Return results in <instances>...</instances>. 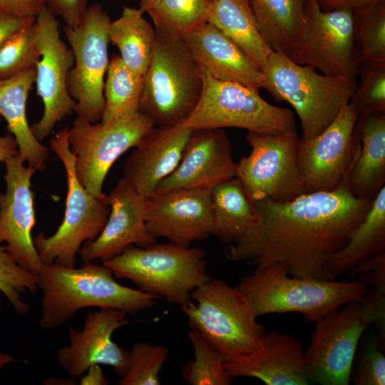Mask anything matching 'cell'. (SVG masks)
Returning a JSON list of instances; mask_svg holds the SVG:
<instances>
[{"label": "cell", "instance_id": "1", "mask_svg": "<svg viewBox=\"0 0 385 385\" xmlns=\"http://www.w3.org/2000/svg\"><path fill=\"white\" fill-rule=\"evenodd\" d=\"M347 180L334 190L304 193L286 202L253 201L262 222L228 245L225 257L256 269L282 263L292 276L335 279L328 259L347 244L372 202L354 197Z\"/></svg>", "mask_w": 385, "mask_h": 385}, {"label": "cell", "instance_id": "2", "mask_svg": "<svg viewBox=\"0 0 385 385\" xmlns=\"http://www.w3.org/2000/svg\"><path fill=\"white\" fill-rule=\"evenodd\" d=\"M36 277L42 291L39 324L46 329L62 325L84 308H115L135 314L158 303L154 295L122 285L111 269L92 262L77 268L44 264Z\"/></svg>", "mask_w": 385, "mask_h": 385}, {"label": "cell", "instance_id": "3", "mask_svg": "<svg viewBox=\"0 0 385 385\" xmlns=\"http://www.w3.org/2000/svg\"><path fill=\"white\" fill-rule=\"evenodd\" d=\"M258 317L297 312L317 322L332 310L361 300L369 285L361 279L337 281L289 274L282 263H273L243 276L235 287Z\"/></svg>", "mask_w": 385, "mask_h": 385}, {"label": "cell", "instance_id": "4", "mask_svg": "<svg viewBox=\"0 0 385 385\" xmlns=\"http://www.w3.org/2000/svg\"><path fill=\"white\" fill-rule=\"evenodd\" d=\"M155 31L139 111L154 126H173L183 123L195 108L202 89V68L182 36Z\"/></svg>", "mask_w": 385, "mask_h": 385}, {"label": "cell", "instance_id": "5", "mask_svg": "<svg viewBox=\"0 0 385 385\" xmlns=\"http://www.w3.org/2000/svg\"><path fill=\"white\" fill-rule=\"evenodd\" d=\"M181 307L191 329L220 354L225 364L245 360L262 349L265 327L247 298L220 279L210 278Z\"/></svg>", "mask_w": 385, "mask_h": 385}, {"label": "cell", "instance_id": "6", "mask_svg": "<svg viewBox=\"0 0 385 385\" xmlns=\"http://www.w3.org/2000/svg\"><path fill=\"white\" fill-rule=\"evenodd\" d=\"M262 88L277 101H286L295 110L303 139L322 132L349 104L356 79L329 76L311 66L291 60L272 51L262 68Z\"/></svg>", "mask_w": 385, "mask_h": 385}, {"label": "cell", "instance_id": "7", "mask_svg": "<svg viewBox=\"0 0 385 385\" xmlns=\"http://www.w3.org/2000/svg\"><path fill=\"white\" fill-rule=\"evenodd\" d=\"M103 265L115 278L127 279L138 289L180 308L192 302V292L211 278L203 249L170 242L129 245Z\"/></svg>", "mask_w": 385, "mask_h": 385}, {"label": "cell", "instance_id": "8", "mask_svg": "<svg viewBox=\"0 0 385 385\" xmlns=\"http://www.w3.org/2000/svg\"><path fill=\"white\" fill-rule=\"evenodd\" d=\"M372 322L384 333L385 306L368 292L361 300L348 302L317 321L304 353L309 382L348 385L359 339Z\"/></svg>", "mask_w": 385, "mask_h": 385}, {"label": "cell", "instance_id": "9", "mask_svg": "<svg viewBox=\"0 0 385 385\" xmlns=\"http://www.w3.org/2000/svg\"><path fill=\"white\" fill-rule=\"evenodd\" d=\"M201 68L202 93L195 108L183 122L185 126L192 130L232 127L271 135L297 132L291 110L269 103L258 88L217 80Z\"/></svg>", "mask_w": 385, "mask_h": 385}, {"label": "cell", "instance_id": "10", "mask_svg": "<svg viewBox=\"0 0 385 385\" xmlns=\"http://www.w3.org/2000/svg\"><path fill=\"white\" fill-rule=\"evenodd\" d=\"M68 131V127H64L50 141L51 150L62 162L66 173L64 217L53 235L46 237L41 232L34 238V243L43 265L56 263L73 267L83 244L94 240L104 227L110 213V205L107 195L103 198L93 195L78 180Z\"/></svg>", "mask_w": 385, "mask_h": 385}, {"label": "cell", "instance_id": "11", "mask_svg": "<svg viewBox=\"0 0 385 385\" xmlns=\"http://www.w3.org/2000/svg\"><path fill=\"white\" fill-rule=\"evenodd\" d=\"M153 127V123L139 111L107 123H91L77 116L68 128V138L81 184L93 195L106 197L103 186L109 170Z\"/></svg>", "mask_w": 385, "mask_h": 385}, {"label": "cell", "instance_id": "12", "mask_svg": "<svg viewBox=\"0 0 385 385\" xmlns=\"http://www.w3.org/2000/svg\"><path fill=\"white\" fill-rule=\"evenodd\" d=\"M354 25L351 11H324L317 0H304L302 28L287 56L329 76L356 79L361 61Z\"/></svg>", "mask_w": 385, "mask_h": 385}, {"label": "cell", "instance_id": "13", "mask_svg": "<svg viewBox=\"0 0 385 385\" xmlns=\"http://www.w3.org/2000/svg\"><path fill=\"white\" fill-rule=\"evenodd\" d=\"M111 21L102 5L93 4L78 25L63 26L74 57L67 79L68 90L76 103V115L91 123L101 120L105 107L103 86L110 61Z\"/></svg>", "mask_w": 385, "mask_h": 385}, {"label": "cell", "instance_id": "14", "mask_svg": "<svg viewBox=\"0 0 385 385\" xmlns=\"http://www.w3.org/2000/svg\"><path fill=\"white\" fill-rule=\"evenodd\" d=\"M297 132L271 135L248 131L250 153L237 163L236 176L248 197L286 202L304 193L297 162Z\"/></svg>", "mask_w": 385, "mask_h": 385}, {"label": "cell", "instance_id": "15", "mask_svg": "<svg viewBox=\"0 0 385 385\" xmlns=\"http://www.w3.org/2000/svg\"><path fill=\"white\" fill-rule=\"evenodd\" d=\"M359 111L349 103L317 135L297 145V162L304 193L332 191L348 177L358 158L360 140L355 125Z\"/></svg>", "mask_w": 385, "mask_h": 385}, {"label": "cell", "instance_id": "16", "mask_svg": "<svg viewBox=\"0 0 385 385\" xmlns=\"http://www.w3.org/2000/svg\"><path fill=\"white\" fill-rule=\"evenodd\" d=\"M37 41L41 57L36 66V94L43 111L31 130L41 142L48 137L56 123L75 113L76 103L69 94L67 79L73 66L72 50L60 36L59 23L45 6L36 16Z\"/></svg>", "mask_w": 385, "mask_h": 385}, {"label": "cell", "instance_id": "17", "mask_svg": "<svg viewBox=\"0 0 385 385\" xmlns=\"http://www.w3.org/2000/svg\"><path fill=\"white\" fill-rule=\"evenodd\" d=\"M18 155L5 161L6 185L0 193V245L21 267L37 274L43 264L32 237L36 224L31 178L36 171Z\"/></svg>", "mask_w": 385, "mask_h": 385}, {"label": "cell", "instance_id": "18", "mask_svg": "<svg viewBox=\"0 0 385 385\" xmlns=\"http://www.w3.org/2000/svg\"><path fill=\"white\" fill-rule=\"evenodd\" d=\"M128 313L115 308L88 310L81 329L68 330L69 344L60 348L56 360L72 379H79L94 364L111 366L121 377L125 374L130 352L113 339L114 332L128 324Z\"/></svg>", "mask_w": 385, "mask_h": 385}, {"label": "cell", "instance_id": "19", "mask_svg": "<svg viewBox=\"0 0 385 385\" xmlns=\"http://www.w3.org/2000/svg\"><path fill=\"white\" fill-rule=\"evenodd\" d=\"M213 225L209 189H178L155 193L148 199L146 225L155 238L190 247L212 235Z\"/></svg>", "mask_w": 385, "mask_h": 385}, {"label": "cell", "instance_id": "20", "mask_svg": "<svg viewBox=\"0 0 385 385\" xmlns=\"http://www.w3.org/2000/svg\"><path fill=\"white\" fill-rule=\"evenodd\" d=\"M236 168L231 142L222 128L194 129L177 168L160 183L155 194L188 188L211 190L235 178Z\"/></svg>", "mask_w": 385, "mask_h": 385}, {"label": "cell", "instance_id": "21", "mask_svg": "<svg viewBox=\"0 0 385 385\" xmlns=\"http://www.w3.org/2000/svg\"><path fill=\"white\" fill-rule=\"evenodd\" d=\"M110 213L99 235L83 244L78 255L83 263L106 261L134 245L146 247L156 242L146 225L148 199L122 178L107 195Z\"/></svg>", "mask_w": 385, "mask_h": 385}, {"label": "cell", "instance_id": "22", "mask_svg": "<svg viewBox=\"0 0 385 385\" xmlns=\"http://www.w3.org/2000/svg\"><path fill=\"white\" fill-rule=\"evenodd\" d=\"M192 129L183 123L153 127L135 147L123 168L126 182L149 199L179 164Z\"/></svg>", "mask_w": 385, "mask_h": 385}, {"label": "cell", "instance_id": "23", "mask_svg": "<svg viewBox=\"0 0 385 385\" xmlns=\"http://www.w3.org/2000/svg\"><path fill=\"white\" fill-rule=\"evenodd\" d=\"M197 63L213 78L262 88V71L229 37L209 21L182 36Z\"/></svg>", "mask_w": 385, "mask_h": 385}, {"label": "cell", "instance_id": "24", "mask_svg": "<svg viewBox=\"0 0 385 385\" xmlns=\"http://www.w3.org/2000/svg\"><path fill=\"white\" fill-rule=\"evenodd\" d=\"M304 353L298 339L272 330L265 334L260 351L224 366L232 379L252 377L267 385H307Z\"/></svg>", "mask_w": 385, "mask_h": 385}, {"label": "cell", "instance_id": "25", "mask_svg": "<svg viewBox=\"0 0 385 385\" xmlns=\"http://www.w3.org/2000/svg\"><path fill=\"white\" fill-rule=\"evenodd\" d=\"M35 79L36 67H33L0 80V115L17 142L19 155L27 165L42 171L46 168L48 148L34 136L26 115L28 96Z\"/></svg>", "mask_w": 385, "mask_h": 385}, {"label": "cell", "instance_id": "26", "mask_svg": "<svg viewBox=\"0 0 385 385\" xmlns=\"http://www.w3.org/2000/svg\"><path fill=\"white\" fill-rule=\"evenodd\" d=\"M355 128L360 150L347 184L354 197L373 201L385 185V115L360 113Z\"/></svg>", "mask_w": 385, "mask_h": 385}, {"label": "cell", "instance_id": "27", "mask_svg": "<svg viewBox=\"0 0 385 385\" xmlns=\"http://www.w3.org/2000/svg\"><path fill=\"white\" fill-rule=\"evenodd\" d=\"M214 215L212 235L230 245L248 230L261 225L262 217L237 178L210 190Z\"/></svg>", "mask_w": 385, "mask_h": 385}, {"label": "cell", "instance_id": "28", "mask_svg": "<svg viewBox=\"0 0 385 385\" xmlns=\"http://www.w3.org/2000/svg\"><path fill=\"white\" fill-rule=\"evenodd\" d=\"M385 251V185L373 200L364 219L352 232L347 244L327 261L331 274L349 272L361 261Z\"/></svg>", "mask_w": 385, "mask_h": 385}, {"label": "cell", "instance_id": "29", "mask_svg": "<svg viewBox=\"0 0 385 385\" xmlns=\"http://www.w3.org/2000/svg\"><path fill=\"white\" fill-rule=\"evenodd\" d=\"M208 19L262 71L272 50L262 37L249 0H211Z\"/></svg>", "mask_w": 385, "mask_h": 385}, {"label": "cell", "instance_id": "30", "mask_svg": "<svg viewBox=\"0 0 385 385\" xmlns=\"http://www.w3.org/2000/svg\"><path fill=\"white\" fill-rule=\"evenodd\" d=\"M138 8L125 6L120 16L108 28L110 43L120 51L123 62L144 75L152 57L155 31Z\"/></svg>", "mask_w": 385, "mask_h": 385}, {"label": "cell", "instance_id": "31", "mask_svg": "<svg viewBox=\"0 0 385 385\" xmlns=\"http://www.w3.org/2000/svg\"><path fill=\"white\" fill-rule=\"evenodd\" d=\"M260 33L270 48L287 56L302 28L304 0H249Z\"/></svg>", "mask_w": 385, "mask_h": 385}, {"label": "cell", "instance_id": "32", "mask_svg": "<svg viewBox=\"0 0 385 385\" xmlns=\"http://www.w3.org/2000/svg\"><path fill=\"white\" fill-rule=\"evenodd\" d=\"M103 86L105 107L100 121L107 123L139 111L143 75L128 68L119 55L110 59Z\"/></svg>", "mask_w": 385, "mask_h": 385}, {"label": "cell", "instance_id": "33", "mask_svg": "<svg viewBox=\"0 0 385 385\" xmlns=\"http://www.w3.org/2000/svg\"><path fill=\"white\" fill-rule=\"evenodd\" d=\"M211 0H157L147 13L155 28L182 36L207 21Z\"/></svg>", "mask_w": 385, "mask_h": 385}, {"label": "cell", "instance_id": "34", "mask_svg": "<svg viewBox=\"0 0 385 385\" xmlns=\"http://www.w3.org/2000/svg\"><path fill=\"white\" fill-rule=\"evenodd\" d=\"M188 337L194 359L183 366V379L190 385H230L233 379L225 369L218 351L196 329H191Z\"/></svg>", "mask_w": 385, "mask_h": 385}, {"label": "cell", "instance_id": "35", "mask_svg": "<svg viewBox=\"0 0 385 385\" xmlns=\"http://www.w3.org/2000/svg\"><path fill=\"white\" fill-rule=\"evenodd\" d=\"M354 14V38L361 63H385V0Z\"/></svg>", "mask_w": 385, "mask_h": 385}, {"label": "cell", "instance_id": "36", "mask_svg": "<svg viewBox=\"0 0 385 385\" xmlns=\"http://www.w3.org/2000/svg\"><path fill=\"white\" fill-rule=\"evenodd\" d=\"M40 57L34 21L0 45V80L36 67Z\"/></svg>", "mask_w": 385, "mask_h": 385}, {"label": "cell", "instance_id": "37", "mask_svg": "<svg viewBox=\"0 0 385 385\" xmlns=\"http://www.w3.org/2000/svg\"><path fill=\"white\" fill-rule=\"evenodd\" d=\"M130 352L128 370L120 385H160V373L168 357V349L160 344L140 342Z\"/></svg>", "mask_w": 385, "mask_h": 385}, {"label": "cell", "instance_id": "38", "mask_svg": "<svg viewBox=\"0 0 385 385\" xmlns=\"http://www.w3.org/2000/svg\"><path fill=\"white\" fill-rule=\"evenodd\" d=\"M38 289L36 275L18 265L5 245H0V292L19 314L26 315L30 310L23 295L35 294Z\"/></svg>", "mask_w": 385, "mask_h": 385}, {"label": "cell", "instance_id": "39", "mask_svg": "<svg viewBox=\"0 0 385 385\" xmlns=\"http://www.w3.org/2000/svg\"><path fill=\"white\" fill-rule=\"evenodd\" d=\"M349 104L360 113L385 115V63H361Z\"/></svg>", "mask_w": 385, "mask_h": 385}, {"label": "cell", "instance_id": "40", "mask_svg": "<svg viewBox=\"0 0 385 385\" xmlns=\"http://www.w3.org/2000/svg\"><path fill=\"white\" fill-rule=\"evenodd\" d=\"M353 381L356 385L385 384V356L375 337L366 344Z\"/></svg>", "mask_w": 385, "mask_h": 385}, {"label": "cell", "instance_id": "41", "mask_svg": "<svg viewBox=\"0 0 385 385\" xmlns=\"http://www.w3.org/2000/svg\"><path fill=\"white\" fill-rule=\"evenodd\" d=\"M45 6L55 16L60 17L65 26L73 27L83 20L90 0H43Z\"/></svg>", "mask_w": 385, "mask_h": 385}, {"label": "cell", "instance_id": "42", "mask_svg": "<svg viewBox=\"0 0 385 385\" xmlns=\"http://www.w3.org/2000/svg\"><path fill=\"white\" fill-rule=\"evenodd\" d=\"M43 5V0H0V13L21 18L36 17Z\"/></svg>", "mask_w": 385, "mask_h": 385}, {"label": "cell", "instance_id": "43", "mask_svg": "<svg viewBox=\"0 0 385 385\" xmlns=\"http://www.w3.org/2000/svg\"><path fill=\"white\" fill-rule=\"evenodd\" d=\"M382 0H317L320 8L324 11L345 9L353 14L366 10Z\"/></svg>", "mask_w": 385, "mask_h": 385}, {"label": "cell", "instance_id": "44", "mask_svg": "<svg viewBox=\"0 0 385 385\" xmlns=\"http://www.w3.org/2000/svg\"><path fill=\"white\" fill-rule=\"evenodd\" d=\"M36 17L21 18L0 13V45L13 34L34 22Z\"/></svg>", "mask_w": 385, "mask_h": 385}, {"label": "cell", "instance_id": "45", "mask_svg": "<svg viewBox=\"0 0 385 385\" xmlns=\"http://www.w3.org/2000/svg\"><path fill=\"white\" fill-rule=\"evenodd\" d=\"M80 379V384L81 385H106L108 384L99 364L89 366Z\"/></svg>", "mask_w": 385, "mask_h": 385}, {"label": "cell", "instance_id": "46", "mask_svg": "<svg viewBox=\"0 0 385 385\" xmlns=\"http://www.w3.org/2000/svg\"><path fill=\"white\" fill-rule=\"evenodd\" d=\"M19 154L18 144L10 133L0 136V163Z\"/></svg>", "mask_w": 385, "mask_h": 385}, {"label": "cell", "instance_id": "47", "mask_svg": "<svg viewBox=\"0 0 385 385\" xmlns=\"http://www.w3.org/2000/svg\"><path fill=\"white\" fill-rule=\"evenodd\" d=\"M15 359L6 353L2 352L0 350V371L8 364L14 362Z\"/></svg>", "mask_w": 385, "mask_h": 385}, {"label": "cell", "instance_id": "48", "mask_svg": "<svg viewBox=\"0 0 385 385\" xmlns=\"http://www.w3.org/2000/svg\"><path fill=\"white\" fill-rule=\"evenodd\" d=\"M157 0H140L139 9L143 12H147Z\"/></svg>", "mask_w": 385, "mask_h": 385}, {"label": "cell", "instance_id": "49", "mask_svg": "<svg viewBox=\"0 0 385 385\" xmlns=\"http://www.w3.org/2000/svg\"><path fill=\"white\" fill-rule=\"evenodd\" d=\"M1 120V116L0 115V120Z\"/></svg>", "mask_w": 385, "mask_h": 385}, {"label": "cell", "instance_id": "50", "mask_svg": "<svg viewBox=\"0 0 385 385\" xmlns=\"http://www.w3.org/2000/svg\"><path fill=\"white\" fill-rule=\"evenodd\" d=\"M0 303H1V301H0Z\"/></svg>", "mask_w": 385, "mask_h": 385}]
</instances>
